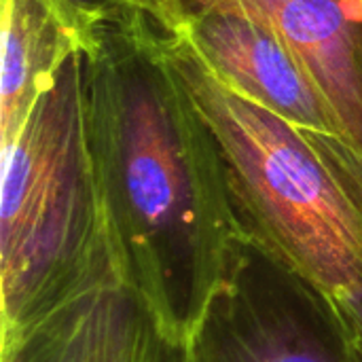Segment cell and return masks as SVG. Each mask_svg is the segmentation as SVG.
<instances>
[{
  "instance_id": "1",
  "label": "cell",
  "mask_w": 362,
  "mask_h": 362,
  "mask_svg": "<svg viewBox=\"0 0 362 362\" xmlns=\"http://www.w3.org/2000/svg\"><path fill=\"white\" fill-rule=\"evenodd\" d=\"M85 98L125 276L189 337L246 238L216 138L153 25L100 30L85 55Z\"/></svg>"
},
{
  "instance_id": "2",
  "label": "cell",
  "mask_w": 362,
  "mask_h": 362,
  "mask_svg": "<svg viewBox=\"0 0 362 362\" xmlns=\"http://www.w3.org/2000/svg\"><path fill=\"white\" fill-rule=\"evenodd\" d=\"M165 53L210 125L246 238L333 303L362 297V161L229 91L187 40Z\"/></svg>"
},
{
  "instance_id": "3",
  "label": "cell",
  "mask_w": 362,
  "mask_h": 362,
  "mask_svg": "<svg viewBox=\"0 0 362 362\" xmlns=\"http://www.w3.org/2000/svg\"><path fill=\"white\" fill-rule=\"evenodd\" d=\"M115 274L125 267L93 170L78 53L2 142V339Z\"/></svg>"
},
{
  "instance_id": "4",
  "label": "cell",
  "mask_w": 362,
  "mask_h": 362,
  "mask_svg": "<svg viewBox=\"0 0 362 362\" xmlns=\"http://www.w3.org/2000/svg\"><path fill=\"white\" fill-rule=\"evenodd\" d=\"M189 346L193 362H358L344 310L248 238Z\"/></svg>"
},
{
  "instance_id": "5",
  "label": "cell",
  "mask_w": 362,
  "mask_h": 362,
  "mask_svg": "<svg viewBox=\"0 0 362 362\" xmlns=\"http://www.w3.org/2000/svg\"><path fill=\"white\" fill-rule=\"evenodd\" d=\"M2 362H193L189 337L115 274L2 339Z\"/></svg>"
},
{
  "instance_id": "6",
  "label": "cell",
  "mask_w": 362,
  "mask_h": 362,
  "mask_svg": "<svg viewBox=\"0 0 362 362\" xmlns=\"http://www.w3.org/2000/svg\"><path fill=\"white\" fill-rule=\"evenodd\" d=\"M185 13L225 11L267 25L327 102L362 161V0H178Z\"/></svg>"
},
{
  "instance_id": "7",
  "label": "cell",
  "mask_w": 362,
  "mask_h": 362,
  "mask_svg": "<svg viewBox=\"0 0 362 362\" xmlns=\"http://www.w3.org/2000/svg\"><path fill=\"white\" fill-rule=\"evenodd\" d=\"M174 34L229 91L303 132L344 140L327 102L267 25L235 13L195 11L185 13Z\"/></svg>"
},
{
  "instance_id": "8",
  "label": "cell",
  "mask_w": 362,
  "mask_h": 362,
  "mask_svg": "<svg viewBox=\"0 0 362 362\" xmlns=\"http://www.w3.org/2000/svg\"><path fill=\"white\" fill-rule=\"evenodd\" d=\"M0 142H8L68 59L95 49L100 30L66 0H0Z\"/></svg>"
},
{
  "instance_id": "9",
  "label": "cell",
  "mask_w": 362,
  "mask_h": 362,
  "mask_svg": "<svg viewBox=\"0 0 362 362\" xmlns=\"http://www.w3.org/2000/svg\"><path fill=\"white\" fill-rule=\"evenodd\" d=\"M89 25L138 28L153 25L163 34H174L182 23L178 0H66Z\"/></svg>"
},
{
  "instance_id": "10",
  "label": "cell",
  "mask_w": 362,
  "mask_h": 362,
  "mask_svg": "<svg viewBox=\"0 0 362 362\" xmlns=\"http://www.w3.org/2000/svg\"><path fill=\"white\" fill-rule=\"evenodd\" d=\"M339 308L346 314V320H348V327H350V335H352V341H354L356 356H358V362H362V297L350 301V303H344Z\"/></svg>"
}]
</instances>
